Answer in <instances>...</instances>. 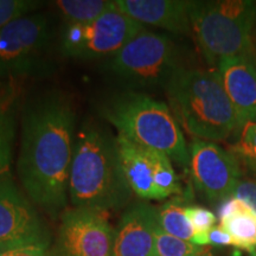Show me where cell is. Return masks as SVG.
<instances>
[{"label":"cell","mask_w":256,"mask_h":256,"mask_svg":"<svg viewBox=\"0 0 256 256\" xmlns=\"http://www.w3.org/2000/svg\"><path fill=\"white\" fill-rule=\"evenodd\" d=\"M76 114L60 94H49L24 112L18 174L32 202L50 215L66 203L75 150Z\"/></svg>","instance_id":"6da1fadb"},{"label":"cell","mask_w":256,"mask_h":256,"mask_svg":"<svg viewBox=\"0 0 256 256\" xmlns=\"http://www.w3.org/2000/svg\"><path fill=\"white\" fill-rule=\"evenodd\" d=\"M68 194L75 208L116 210L130 200L116 138L94 124L76 134Z\"/></svg>","instance_id":"7a4b0ae2"},{"label":"cell","mask_w":256,"mask_h":256,"mask_svg":"<svg viewBox=\"0 0 256 256\" xmlns=\"http://www.w3.org/2000/svg\"><path fill=\"white\" fill-rule=\"evenodd\" d=\"M165 89L174 119L197 139L220 142L242 127L217 70L180 68Z\"/></svg>","instance_id":"3957f363"},{"label":"cell","mask_w":256,"mask_h":256,"mask_svg":"<svg viewBox=\"0 0 256 256\" xmlns=\"http://www.w3.org/2000/svg\"><path fill=\"white\" fill-rule=\"evenodd\" d=\"M104 114L119 136L164 153L182 166L188 165L190 153L183 132L164 102L144 92H126L110 98Z\"/></svg>","instance_id":"277c9868"},{"label":"cell","mask_w":256,"mask_h":256,"mask_svg":"<svg viewBox=\"0 0 256 256\" xmlns=\"http://www.w3.org/2000/svg\"><path fill=\"white\" fill-rule=\"evenodd\" d=\"M191 31L208 62L218 66L226 57L252 55L256 2H190Z\"/></svg>","instance_id":"5b68a950"},{"label":"cell","mask_w":256,"mask_h":256,"mask_svg":"<svg viewBox=\"0 0 256 256\" xmlns=\"http://www.w3.org/2000/svg\"><path fill=\"white\" fill-rule=\"evenodd\" d=\"M179 69L174 42L146 30L128 42L108 64L112 75L136 88H166Z\"/></svg>","instance_id":"8992f818"},{"label":"cell","mask_w":256,"mask_h":256,"mask_svg":"<svg viewBox=\"0 0 256 256\" xmlns=\"http://www.w3.org/2000/svg\"><path fill=\"white\" fill-rule=\"evenodd\" d=\"M142 31V24L115 10L92 23L66 25L60 46L64 55L74 58L113 57Z\"/></svg>","instance_id":"52a82bcc"},{"label":"cell","mask_w":256,"mask_h":256,"mask_svg":"<svg viewBox=\"0 0 256 256\" xmlns=\"http://www.w3.org/2000/svg\"><path fill=\"white\" fill-rule=\"evenodd\" d=\"M116 142L124 176L133 194L142 200H156L180 194L178 176L168 156L121 136H118Z\"/></svg>","instance_id":"ba28073f"},{"label":"cell","mask_w":256,"mask_h":256,"mask_svg":"<svg viewBox=\"0 0 256 256\" xmlns=\"http://www.w3.org/2000/svg\"><path fill=\"white\" fill-rule=\"evenodd\" d=\"M46 16L25 14L0 28V80H18L34 72L50 40Z\"/></svg>","instance_id":"9c48e42d"},{"label":"cell","mask_w":256,"mask_h":256,"mask_svg":"<svg viewBox=\"0 0 256 256\" xmlns=\"http://www.w3.org/2000/svg\"><path fill=\"white\" fill-rule=\"evenodd\" d=\"M49 243L46 223L19 191L12 176L0 179V247L6 250L46 249Z\"/></svg>","instance_id":"30bf717a"},{"label":"cell","mask_w":256,"mask_h":256,"mask_svg":"<svg viewBox=\"0 0 256 256\" xmlns=\"http://www.w3.org/2000/svg\"><path fill=\"white\" fill-rule=\"evenodd\" d=\"M115 230L104 211L74 208L64 211L56 240L57 256H112Z\"/></svg>","instance_id":"8fae6325"},{"label":"cell","mask_w":256,"mask_h":256,"mask_svg":"<svg viewBox=\"0 0 256 256\" xmlns=\"http://www.w3.org/2000/svg\"><path fill=\"white\" fill-rule=\"evenodd\" d=\"M188 153V165L198 190L210 200L232 197L241 182V168L235 156L216 144L200 139L192 142Z\"/></svg>","instance_id":"7c38bea8"},{"label":"cell","mask_w":256,"mask_h":256,"mask_svg":"<svg viewBox=\"0 0 256 256\" xmlns=\"http://www.w3.org/2000/svg\"><path fill=\"white\" fill-rule=\"evenodd\" d=\"M158 211L146 203L130 206L115 230L112 256H154Z\"/></svg>","instance_id":"4fadbf2b"},{"label":"cell","mask_w":256,"mask_h":256,"mask_svg":"<svg viewBox=\"0 0 256 256\" xmlns=\"http://www.w3.org/2000/svg\"><path fill=\"white\" fill-rule=\"evenodd\" d=\"M220 83L243 126L256 121V64L252 55L223 58L217 66Z\"/></svg>","instance_id":"5bb4252c"},{"label":"cell","mask_w":256,"mask_h":256,"mask_svg":"<svg viewBox=\"0 0 256 256\" xmlns=\"http://www.w3.org/2000/svg\"><path fill=\"white\" fill-rule=\"evenodd\" d=\"M115 8L140 24H148L174 34L191 32L188 8L185 0H114Z\"/></svg>","instance_id":"9a60e30c"},{"label":"cell","mask_w":256,"mask_h":256,"mask_svg":"<svg viewBox=\"0 0 256 256\" xmlns=\"http://www.w3.org/2000/svg\"><path fill=\"white\" fill-rule=\"evenodd\" d=\"M20 90L18 80H0V179L11 176Z\"/></svg>","instance_id":"2e32d148"},{"label":"cell","mask_w":256,"mask_h":256,"mask_svg":"<svg viewBox=\"0 0 256 256\" xmlns=\"http://www.w3.org/2000/svg\"><path fill=\"white\" fill-rule=\"evenodd\" d=\"M220 226L232 236L235 247L249 252L256 248V214L243 202L234 212L220 218Z\"/></svg>","instance_id":"e0dca14e"},{"label":"cell","mask_w":256,"mask_h":256,"mask_svg":"<svg viewBox=\"0 0 256 256\" xmlns=\"http://www.w3.org/2000/svg\"><path fill=\"white\" fill-rule=\"evenodd\" d=\"M55 6L66 25L92 23L116 10L113 0H60Z\"/></svg>","instance_id":"ac0fdd59"},{"label":"cell","mask_w":256,"mask_h":256,"mask_svg":"<svg viewBox=\"0 0 256 256\" xmlns=\"http://www.w3.org/2000/svg\"><path fill=\"white\" fill-rule=\"evenodd\" d=\"M186 204L183 200H172L162 206L158 211V223L165 232L184 241L194 242V232L185 214Z\"/></svg>","instance_id":"d6986e66"},{"label":"cell","mask_w":256,"mask_h":256,"mask_svg":"<svg viewBox=\"0 0 256 256\" xmlns=\"http://www.w3.org/2000/svg\"><path fill=\"white\" fill-rule=\"evenodd\" d=\"M154 256H212L206 246L184 241L165 232L159 223L154 232Z\"/></svg>","instance_id":"ffe728a7"},{"label":"cell","mask_w":256,"mask_h":256,"mask_svg":"<svg viewBox=\"0 0 256 256\" xmlns=\"http://www.w3.org/2000/svg\"><path fill=\"white\" fill-rule=\"evenodd\" d=\"M238 133V139L230 147V152L238 162L256 174V121L246 122Z\"/></svg>","instance_id":"44dd1931"},{"label":"cell","mask_w":256,"mask_h":256,"mask_svg":"<svg viewBox=\"0 0 256 256\" xmlns=\"http://www.w3.org/2000/svg\"><path fill=\"white\" fill-rule=\"evenodd\" d=\"M185 214H186L194 232V238L192 243L198 246H206L208 234L216 226L217 217L215 214H212L206 208L197 206H186Z\"/></svg>","instance_id":"7402d4cb"},{"label":"cell","mask_w":256,"mask_h":256,"mask_svg":"<svg viewBox=\"0 0 256 256\" xmlns=\"http://www.w3.org/2000/svg\"><path fill=\"white\" fill-rule=\"evenodd\" d=\"M38 4L31 0H0V28L14 19L31 14Z\"/></svg>","instance_id":"603a6c76"},{"label":"cell","mask_w":256,"mask_h":256,"mask_svg":"<svg viewBox=\"0 0 256 256\" xmlns=\"http://www.w3.org/2000/svg\"><path fill=\"white\" fill-rule=\"evenodd\" d=\"M232 197L247 204L256 214V182H240Z\"/></svg>","instance_id":"cb8c5ba5"},{"label":"cell","mask_w":256,"mask_h":256,"mask_svg":"<svg viewBox=\"0 0 256 256\" xmlns=\"http://www.w3.org/2000/svg\"><path fill=\"white\" fill-rule=\"evenodd\" d=\"M208 244L212 246H234L235 247V242L232 238V236L226 232L220 226H215L210 230L208 234Z\"/></svg>","instance_id":"d4e9b609"},{"label":"cell","mask_w":256,"mask_h":256,"mask_svg":"<svg viewBox=\"0 0 256 256\" xmlns=\"http://www.w3.org/2000/svg\"><path fill=\"white\" fill-rule=\"evenodd\" d=\"M0 256H49L46 252V249L44 248H20V249H14V250H8Z\"/></svg>","instance_id":"484cf974"},{"label":"cell","mask_w":256,"mask_h":256,"mask_svg":"<svg viewBox=\"0 0 256 256\" xmlns=\"http://www.w3.org/2000/svg\"><path fill=\"white\" fill-rule=\"evenodd\" d=\"M249 254H250V256H256V248L252 252H249Z\"/></svg>","instance_id":"4316f807"},{"label":"cell","mask_w":256,"mask_h":256,"mask_svg":"<svg viewBox=\"0 0 256 256\" xmlns=\"http://www.w3.org/2000/svg\"><path fill=\"white\" fill-rule=\"evenodd\" d=\"M8 252V250H6V249H5V248L0 247V254H2V252Z\"/></svg>","instance_id":"83f0119b"}]
</instances>
